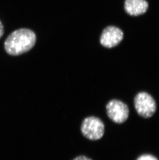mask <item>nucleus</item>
<instances>
[{"label":"nucleus","instance_id":"20e7f679","mask_svg":"<svg viewBox=\"0 0 159 160\" xmlns=\"http://www.w3.org/2000/svg\"><path fill=\"white\" fill-rule=\"evenodd\" d=\"M108 118L116 123H122L129 117V108L123 102L117 100L110 101L106 106Z\"/></svg>","mask_w":159,"mask_h":160},{"label":"nucleus","instance_id":"6e6552de","mask_svg":"<svg viewBox=\"0 0 159 160\" xmlns=\"http://www.w3.org/2000/svg\"><path fill=\"white\" fill-rule=\"evenodd\" d=\"M73 160H92L89 158L86 157L85 156H81L77 157Z\"/></svg>","mask_w":159,"mask_h":160},{"label":"nucleus","instance_id":"f257e3e1","mask_svg":"<svg viewBox=\"0 0 159 160\" xmlns=\"http://www.w3.org/2000/svg\"><path fill=\"white\" fill-rule=\"evenodd\" d=\"M36 42V34L28 29H20L12 32L5 42V50L11 56H19L32 49Z\"/></svg>","mask_w":159,"mask_h":160},{"label":"nucleus","instance_id":"0eeeda50","mask_svg":"<svg viewBox=\"0 0 159 160\" xmlns=\"http://www.w3.org/2000/svg\"><path fill=\"white\" fill-rule=\"evenodd\" d=\"M137 160H158L156 158L150 154H144L140 156Z\"/></svg>","mask_w":159,"mask_h":160},{"label":"nucleus","instance_id":"1a4fd4ad","mask_svg":"<svg viewBox=\"0 0 159 160\" xmlns=\"http://www.w3.org/2000/svg\"><path fill=\"white\" fill-rule=\"evenodd\" d=\"M4 31V27H3V24L0 21V38H1L2 36H3Z\"/></svg>","mask_w":159,"mask_h":160},{"label":"nucleus","instance_id":"7ed1b4c3","mask_svg":"<svg viewBox=\"0 0 159 160\" xmlns=\"http://www.w3.org/2000/svg\"><path fill=\"white\" fill-rule=\"evenodd\" d=\"M137 112L144 118H150L156 111V103L153 98L146 92H140L134 98Z\"/></svg>","mask_w":159,"mask_h":160},{"label":"nucleus","instance_id":"f03ea898","mask_svg":"<svg viewBox=\"0 0 159 160\" xmlns=\"http://www.w3.org/2000/svg\"><path fill=\"white\" fill-rule=\"evenodd\" d=\"M81 131L87 139L97 141L104 136V125L99 118L94 116L88 117L83 120L81 124Z\"/></svg>","mask_w":159,"mask_h":160},{"label":"nucleus","instance_id":"39448f33","mask_svg":"<svg viewBox=\"0 0 159 160\" xmlns=\"http://www.w3.org/2000/svg\"><path fill=\"white\" fill-rule=\"evenodd\" d=\"M123 37V32L118 28L109 26L103 31L101 35L100 43L104 47L111 48L118 45Z\"/></svg>","mask_w":159,"mask_h":160},{"label":"nucleus","instance_id":"423d86ee","mask_svg":"<svg viewBox=\"0 0 159 160\" xmlns=\"http://www.w3.org/2000/svg\"><path fill=\"white\" fill-rule=\"evenodd\" d=\"M148 8V4L145 0H126L125 9L131 16H138L144 14Z\"/></svg>","mask_w":159,"mask_h":160}]
</instances>
